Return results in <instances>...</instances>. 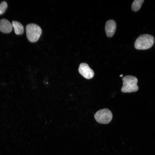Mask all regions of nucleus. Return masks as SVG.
I'll return each mask as SVG.
<instances>
[{
	"label": "nucleus",
	"instance_id": "nucleus-1",
	"mask_svg": "<svg viewBox=\"0 0 155 155\" xmlns=\"http://www.w3.org/2000/svg\"><path fill=\"white\" fill-rule=\"evenodd\" d=\"M154 37L148 34L139 36L135 41L134 46L138 50H146L150 48L154 43Z\"/></svg>",
	"mask_w": 155,
	"mask_h": 155
},
{
	"label": "nucleus",
	"instance_id": "nucleus-2",
	"mask_svg": "<svg viewBox=\"0 0 155 155\" xmlns=\"http://www.w3.org/2000/svg\"><path fill=\"white\" fill-rule=\"evenodd\" d=\"M123 86L121 89L122 92L124 93H130L135 92L138 90L137 85V78L135 76L130 75H126L122 78Z\"/></svg>",
	"mask_w": 155,
	"mask_h": 155
},
{
	"label": "nucleus",
	"instance_id": "nucleus-3",
	"mask_svg": "<svg viewBox=\"0 0 155 155\" xmlns=\"http://www.w3.org/2000/svg\"><path fill=\"white\" fill-rule=\"evenodd\" d=\"M26 36L30 42H34L39 39L42 32V29L38 25L34 24H30L26 26Z\"/></svg>",
	"mask_w": 155,
	"mask_h": 155
},
{
	"label": "nucleus",
	"instance_id": "nucleus-4",
	"mask_svg": "<svg viewBox=\"0 0 155 155\" xmlns=\"http://www.w3.org/2000/svg\"><path fill=\"white\" fill-rule=\"evenodd\" d=\"M94 118L96 121L102 124H107L111 121L113 115L108 108H104L97 111L94 114Z\"/></svg>",
	"mask_w": 155,
	"mask_h": 155
},
{
	"label": "nucleus",
	"instance_id": "nucleus-5",
	"mask_svg": "<svg viewBox=\"0 0 155 155\" xmlns=\"http://www.w3.org/2000/svg\"><path fill=\"white\" fill-rule=\"evenodd\" d=\"M78 71L80 74L87 79L92 78L94 75L93 71L86 63H83L80 64Z\"/></svg>",
	"mask_w": 155,
	"mask_h": 155
},
{
	"label": "nucleus",
	"instance_id": "nucleus-6",
	"mask_svg": "<svg viewBox=\"0 0 155 155\" xmlns=\"http://www.w3.org/2000/svg\"><path fill=\"white\" fill-rule=\"evenodd\" d=\"M116 28L115 22L113 20H111L107 21L106 22L105 30L107 36L111 37L114 34Z\"/></svg>",
	"mask_w": 155,
	"mask_h": 155
},
{
	"label": "nucleus",
	"instance_id": "nucleus-7",
	"mask_svg": "<svg viewBox=\"0 0 155 155\" xmlns=\"http://www.w3.org/2000/svg\"><path fill=\"white\" fill-rule=\"evenodd\" d=\"M12 26L9 21L5 19L0 20V31L4 33H8L11 32Z\"/></svg>",
	"mask_w": 155,
	"mask_h": 155
},
{
	"label": "nucleus",
	"instance_id": "nucleus-8",
	"mask_svg": "<svg viewBox=\"0 0 155 155\" xmlns=\"http://www.w3.org/2000/svg\"><path fill=\"white\" fill-rule=\"evenodd\" d=\"M11 25L13 27L15 33L17 35H21L24 32V28L23 26L20 22L13 21Z\"/></svg>",
	"mask_w": 155,
	"mask_h": 155
},
{
	"label": "nucleus",
	"instance_id": "nucleus-9",
	"mask_svg": "<svg viewBox=\"0 0 155 155\" xmlns=\"http://www.w3.org/2000/svg\"><path fill=\"white\" fill-rule=\"evenodd\" d=\"M144 0H135L133 2L131 5L132 10L134 11H137L141 8Z\"/></svg>",
	"mask_w": 155,
	"mask_h": 155
},
{
	"label": "nucleus",
	"instance_id": "nucleus-10",
	"mask_svg": "<svg viewBox=\"0 0 155 155\" xmlns=\"http://www.w3.org/2000/svg\"><path fill=\"white\" fill-rule=\"evenodd\" d=\"M7 7V2L4 1L0 4V15L4 13Z\"/></svg>",
	"mask_w": 155,
	"mask_h": 155
},
{
	"label": "nucleus",
	"instance_id": "nucleus-11",
	"mask_svg": "<svg viewBox=\"0 0 155 155\" xmlns=\"http://www.w3.org/2000/svg\"><path fill=\"white\" fill-rule=\"evenodd\" d=\"M123 76V75L122 74H121V75H120V77H122Z\"/></svg>",
	"mask_w": 155,
	"mask_h": 155
}]
</instances>
